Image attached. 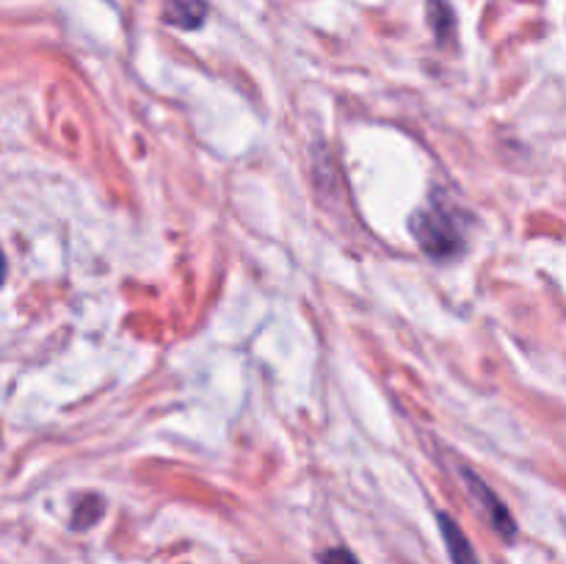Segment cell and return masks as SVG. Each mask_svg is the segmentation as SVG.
Instances as JSON below:
<instances>
[{"label":"cell","instance_id":"6da1fadb","mask_svg":"<svg viewBox=\"0 0 566 564\" xmlns=\"http://www.w3.org/2000/svg\"><path fill=\"white\" fill-rule=\"evenodd\" d=\"M412 232L420 249L434 260H451L464 249L459 210L448 205L442 197H431V202L415 213Z\"/></svg>","mask_w":566,"mask_h":564},{"label":"cell","instance_id":"7a4b0ae2","mask_svg":"<svg viewBox=\"0 0 566 564\" xmlns=\"http://www.w3.org/2000/svg\"><path fill=\"white\" fill-rule=\"evenodd\" d=\"M464 479H468V490L470 495L475 498V503H479L481 514H484L486 520H490L492 529L497 531V534L503 536V540H514V534H517V523H514V518L509 514V509L503 506L501 498L495 495V492L486 487L484 479H479L475 473H470V470H462Z\"/></svg>","mask_w":566,"mask_h":564},{"label":"cell","instance_id":"3957f363","mask_svg":"<svg viewBox=\"0 0 566 564\" xmlns=\"http://www.w3.org/2000/svg\"><path fill=\"white\" fill-rule=\"evenodd\" d=\"M437 523H440V534L446 540L448 556H451L453 564H481L479 556H475L473 545H470L468 534L457 525V520L448 518L446 512L437 514Z\"/></svg>","mask_w":566,"mask_h":564},{"label":"cell","instance_id":"277c9868","mask_svg":"<svg viewBox=\"0 0 566 564\" xmlns=\"http://www.w3.org/2000/svg\"><path fill=\"white\" fill-rule=\"evenodd\" d=\"M166 20L180 28H197L205 20V6L199 0H171Z\"/></svg>","mask_w":566,"mask_h":564},{"label":"cell","instance_id":"5b68a950","mask_svg":"<svg viewBox=\"0 0 566 564\" xmlns=\"http://www.w3.org/2000/svg\"><path fill=\"white\" fill-rule=\"evenodd\" d=\"M105 512V503L99 495H86L81 503L75 506V512H72V529L81 531V529H92L94 523H97L99 518H103Z\"/></svg>","mask_w":566,"mask_h":564},{"label":"cell","instance_id":"8992f818","mask_svg":"<svg viewBox=\"0 0 566 564\" xmlns=\"http://www.w3.org/2000/svg\"><path fill=\"white\" fill-rule=\"evenodd\" d=\"M429 22H431V28H434L437 39H440V42H448V36L453 33V14H451V9H448L446 0H431Z\"/></svg>","mask_w":566,"mask_h":564},{"label":"cell","instance_id":"52a82bcc","mask_svg":"<svg viewBox=\"0 0 566 564\" xmlns=\"http://www.w3.org/2000/svg\"><path fill=\"white\" fill-rule=\"evenodd\" d=\"M321 564H359L357 556L346 547H329L326 553H321Z\"/></svg>","mask_w":566,"mask_h":564},{"label":"cell","instance_id":"ba28073f","mask_svg":"<svg viewBox=\"0 0 566 564\" xmlns=\"http://www.w3.org/2000/svg\"><path fill=\"white\" fill-rule=\"evenodd\" d=\"M6 280V254H3V249H0V282Z\"/></svg>","mask_w":566,"mask_h":564}]
</instances>
